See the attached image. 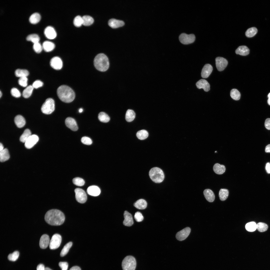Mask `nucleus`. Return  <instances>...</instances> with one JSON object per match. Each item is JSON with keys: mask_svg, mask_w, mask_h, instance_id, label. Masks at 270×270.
Wrapping results in <instances>:
<instances>
[{"mask_svg": "<svg viewBox=\"0 0 270 270\" xmlns=\"http://www.w3.org/2000/svg\"><path fill=\"white\" fill-rule=\"evenodd\" d=\"M44 219L48 224L52 226H59L63 224L65 217L64 213L57 209L48 211L44 216Z\"/></svg>", "mask_w": 270, "mask_h": 270, "instance_id": "obj_1", "label": "nucleus"}, {"mask_svg": "<svg viewBox=\"0 0 270 270\" xmlns=\"http://www.w3.org/2000/svg\"><path fill=\"white\" fill-rule=\"evenodd\" d=\"M57 93L60 99L63 102L69 103L72 102L75 97L73 90L69 86L62 85L58 88Z\"/></svg>", "mask_w": 270, "mask_h": 270, "instance_id": "obj_2", "label": "nucleus"}, {"mask_svg": "<svg viewBox=\"0 0 270 270\" xmlns=\"http://www.w3.org/2000/svg\"><path fill=\"white\" fill-rule=\"evenodd\" d=\"M94 64L95 68L98 70L102 72L106 71L109 67L108 58L104 54H99L94 58Z\"/></svg>", "mask_w": 270, "mask_h": 270, "instance_id": "obj_3", "label": "nucleus"}, {"mask_svg": "<svg viewBox=\"0 0 270 270\" xmlns=\"http://www.w3.org/2000/svg\"><path fill=\"white\" fill-rule=\"evenodd\" d=\"M149 174L152 180L156 183H160L164 179V176L163 171L158 167L152 168L150 170Z\"/></svg>", "mask_w": 270, "mask_h": 270, "instance_id": "obj_4", "label": "nucleus"}, {"mask_svg": "<svg viewBox=\"0 0 270 270\" xmlns=\"http://www.w3.org/2000/svg\"><path fill=\"white\" fill-rule=\"evenodd\" d=\"M136 266L135 258L130 256L126 257L122 262V267L123 270H135Z\"/></svg>", "mask_w": 270, "mask_h": 270, "instance_id": "obj_5", "label": "nucleus"}, {"mask_svg": "<svg viewBox=\"0 0 270 270\" xmlns=\"http://www.w3.org/2000/svg\"><path fill=\"white\" fill-rule=\"evenodd\" d=\"M55 109V103L54 100L51 98L47 99L43 104L41 108V110L43 113L50 114Z\"/></svg>", "mask_w": 270, "mask_h": 270, "instance_id": "obj_6", "label": "nucleus"}, {"mask_svg": "<svg viewBox=\"0 0 270 270\" xmlns=\"http://www.w3.org/2000/svg\"><path fill=\"white\" fill-rule=\"evenodd\" d=\"M62 241L61 236L58 234H55L52 236L50 240L49 247L50 249L54 250L60 246Z\"/></svg>", "mask_w": 270, "mask_h": 270, "instance_id": "obj_7", "label": "nucleus"}, {"mask_svg": "<svg viewBox=\"0 0 270 270\" xmlns=\"http://www.w3.org/2000/svg\"><path fill=\"white\" fill-rule=\"evenodd\" d=\"M180 42L182 44H187L193 42L195 40V36L193 34H189L185 33L181 34L179 36Z\"/></svg>", "mask_w": 270, "mask_h": 270, "instance_id": "obj_8", "label": "nucleus"}, {"mask_svg": "<svg viewBox=\"0 0 270 270\" xmlns=\"http://www.w3.org/2000/svg\"><path fill=\"white\" fill-rule=\"evenodd\" d=\"M75 197L76 200L78 202L83 204L86 201L87 196L85 192L82 189L77 188L74 190Z\"/></svg>", "mask_w": 270, "mask_h": 270, "instance_id": "obj_9", "label": "nucleus"}, {"mask_svg": "<svg viewBox=\"0 0 270 270\" xmlns=\"http://www.w3.org/2000/svg\"><path fill=\"white\" fill-rule=\"evenodd\" d=\"M216 64L218 70L221 71L224 70L228 64V61L225 58L222 57H218L215 59Z\"/></svg>", "mask_w": 270, "mask_h": 270, "instance_id": "obj_10", "label": "nucleus"}, {"mask_svg": "<svg viewBox=\"0 0 270 270\" xmlns=\"http://www.w3.org/2000/svg\"><path fill=\"white\" fill-rule=\"evenodd\" d=\"M50 64L51 66L56 70H60L62 67V61L60 58L57 56L52 58L50 60Z\"/></svg>", "mask_w": 270, "mask_h": 270, "instance_id": "obj_11", "label": "nucleus"}, {"mask_svg": "<svg viewBox=\"0 0 270 270\" xmlns=\"http://www.w3.org/2000/svg\"><path fill=\"white\" fill-rule=\"evenodd\" d=\"M190 230V229L189 227L184 228L177 233L176 235V238L179 241L185 240L189 236Z\"/></svg>", "mask_w": 270, "mask_h": 270, "instance_id": "obj_12", "label": "nucleus"}, {"mask_svg": "<svg viewBox=\"0 0 270 270\" xmlns=\"http://www.w3.org/2000/svg\"><path fill=\"white\" fill-rule=\"evenodd\" d=\"M39 140L38 136L36 135H32L25 142V146L28 149L32 148Z\"/></svg>", "mask_w": 270, "mask_h": 270, "instance_id": "obj_13", "label": "nucleus"}, {"mask_svg": "<svg viewBox=\"0 0 270 270\" xmlns=\"http://www.w3.org/2000/svg\"><path fill=\"white\" fill-rule=\"evenodd\" d=\"M65 124L68 128L73 131H76L78 129L76 122L72 118H67L65 120Z\"/></svg>", "mask_w": 270, "mask_h": 270, "instance_id": "obj_14", "label": "nucleus"}, {"mask_svg": "<svg viewBox=\"0 0 270 270\" xmlns=\"http://www.w3.org/2000/svg\"><path fill=\"white\" fill-rule=\"evenodd\" d=\"M44 33L46 37L50 39L55 38L56 36V33L55 30L51 26H48L44 30Z\"/></svg>", "mask_w": 270, "mask_h": 270, "instance_id": "obj_15", "label": "nucleus"}, {"mask_svg": "<svg viewBox=\"0 0 270 270\" xmlns=\"http://www.w3.org/2000/svg\"><path fill=\"white\" fill-rule=\"evenodd\" d=\"M212 70V67L211 65L209 64H205L202 70L201 76L203 78H208L211 73Z\"/></svg>", "mask_w": 270, "mask_h": 270, "instance_id": "obj_16", "label": "nucleus"}, {"mask_svg": "<svg viewBox=\"0 0 270 270\" xmlns=\"http://www.w3.org/2000/svg\"><path fill=\"white\" fill-rule=\"evenodd\" d=\"M198 88H203L205 92H208L210 89V85L208 81L205 80L201 79L198 81L196 84Z\"/></svg>", "mask_w": 270, "mask_h": 270, "instance_id": "obj_17", "label": "nucleus"}, {"mask_svg": "<svg viewBox=\"0 0 270 270\" xmlns=\"http://www.w3.org/2000/svg\"><path fill=\"white\" fill-rule=\"evenodd\" d=\"M124 220L123 224L125 226H131L134 223L133 220L132 214L126 211L124 213Z\"/></svg>", "mask_w": 270, "mask_h": 270, "instance_id": "obj_18", "label": "nucleus"}, {"mask_svg": "<svg viewBox=\"0 0 270 270\" xmlns=\"http://www.w3.org/2000/svg\"><path fill=\"white\" fill-rule=\"evenodd\" d=\"M50 239L48 236L46 234L42 235L40 240L39 245L42 249H45L48 246L50 243Z\"/></svg>", "mask_w": 270, "mask_h": 270, "instance_id": "obj_19", "label": "nucleus"}, {"mask_svg": "<svg viewBox=\"0 0 270 270\" xmlns=\"http://www.w3.org/2000/svg\"><path fill=\"white\" fill-rule=\"evenodd\" d=\"M108 23L110 27L113 28L122 26L124 24L123 21L114 18L110 19L108 21Z\"/></svg>", "mask_w": 270, "mask_h": 270, "instance_id": "obj_20", "label": "nucleus"}, {"mask_svg": "<svg viewBox=\"0 0 270 270\" xmlns=\"http://www.w3.org/2000/svg\"><path fill=\"white\" fill-rule=\"evenodd\" d=\"M87 192L88 194L90 196H97L100 194V190L98 186H92L88 187Z\"/></svg>", "mask_w": 270, "mask_h": 270, "instance_id": "obj_21", "label": "nucleus"}, {"mask_svg": "<svg viewBox=\"0 0 270 270\" xmlns=\"http://www.w3.org/2000/svg\"><path fill=\"white\" fill-rule=\"evenodd\" d=\"M204 196L208 202H213L215 199V196L212 191L210 189H207L204 191Z\"/></svg>", "mask_w": 270, "mask_h": 270, "instance_id": "obj_22", "label": "nucleus"}, {"mask_svg": "<svg viewBox=\"0 0 270 270\" xmlns=\"http://www.w3.org/2000/svg\"><path fill=\"white\" fill-rule=\"evenodd\" d=\"M235 52L237 54L242 56H246L249 54L250 50L246 46H239L236 50Z\"/></svg>", "mask_w": 270, "mask_h": 270, "instance_id": "obj_23", "label": "nucleus"}, {"mask_svg": "<svg viewBox=\"0 0 270 270\" xmlns=\"http://www.w3.org/2000/svg\"><path fill=\"white\" fill-rule=\"evenodd\" d=\"M14 122L16 126L20 128L23 127L25 125L26 122L24 117L20 115H18L15 117Z\"/></svg>", "mask_w": 270, "mask_h": 270, "instance_id": "obj_24", "label": "nucleus"}, {"mask_svg": "<svg viewBox=\"0 0 270 270\" xmlns=\"http://www.w3.org/2000/svg\"><path fill=\"white\" fill-rule=\"evenodd\" d=\"M213 170L216 174H221L225 172L226 168L223 165H221L218 163H216L213 166Z\"/></svg>", "mask_w": 270, "mask_h": 270, "instance_id": "obj_25", "label": "nucleus"}, {"mask_svg": "<svg viewBox=\"0 0 270 270\" xmlns=\"http://www.w3.org/2000/svg\"><path fill=\"white\" fill-rule=\"evenodd\" d=\"M55 45L52 42L46 41L42 44V47L44 50L46 52H49L52 50L54 48Z\"/></svg>", "mask_w": 270, "mask_h": 270, "instance_id": "obj_26", "label": "nucleus"}, {"mask_svg": "<svg viewBox=\"0 0 270 270\" xmlns=\"http://www.w3.org/2000/svg\"><path fill=\"white\" fill-rule=\"evenodd\" d=\"M134 206L138 209L143 210L145 209L147 206V203L144 199H141L138 200L134 204Z\"/></svg>", "mask_w": 270, "mask_h": 270, "instance_id": "obj_27", "label": "nucleus"}, {"mask_svg": "<svg viewBox=\"0 0 270 270\" xmlns=\"http://www.w3.org/2000/svg\"><path fill=\"white\" fill-rule=\"evenodd\" d=\"M0 151V160L1 162H4L9 159L10 155L8 151L7 148H4Z\"/></svg>", "mask_w": 270, "mask_h": 270, "instance_id": "obj_28", "label": "nucleus"}, {"mask_svg": "<svg viewBox=\"0 0 270 270\" xmlns=\"http://www.w3.org/2000/svg\"><path fill=\"white\" fill-rule=\"evenodd\" d=\"M135 116V113L134 110H132L128 109L127 110L126 113L125 119L127 122H130L134 120Z\"/></svg>", "mask_w": 270, "mask_h": 270, "instance_id": "obj_29", "label": "nucleus"}, {"mask_svg": "<svg viewBox=\"0 0 270 270\" xmlns=\"http://www.w3.org/2000/svg\"><path fill=\"white\" fill-rule=\"evenodd\" d=\"M40 14L38 12H35L30 16L29 18V20L31 23L34 24L40 21Z\"/></svg>", "mask_w": 270, "mask_h": 270, "instance_id": "obj_30", "label": "nucleus"}, {"mask_svg": "<svg viewBox=\"0 0 270 270\" xmlns=\"http://www.w3.org/2000/svg\"><path fill=\"white\" fill-rule=\"evenodd\" d=\"M31 135L30 130L28 129H26L20 136V140L22 142L25 143Z\"/></svg>", "mask_w": 270, "mask_h": 270, "instance_id": "obj_31", "label": "nucleus"}, {"mask_svg": "<svg viewBox=\"0 0 270 270\" xmlns=\"http://www.w3.org/2000/svg\"><path fill=\"white\" fill-rule=\"evenodd\" d=\"M16 76L20 78L26 77L29 74L28 72L25 69H18L15 72Z\"/></svg>", "mask_w": 270, "mask_h": 270, "instance_id": "obj_32", "label": "nucleus"}, {"mask_svg": "<svg viewBox=\"0 0 270 270\" xmlns=\"http://www.w3.org/2000/svg\"><path fill=\"white\" fill-rule=\"evenodd\" d=\"M82 24L85 26H89L92 24L94 22L93 18L91 16L87 15L82 17Z\"/></svg>", "mask_w": 270, "mask_h": 270, "instance_id": "obj_33", "label": "nucleus"}, {"mask_svg": "<svg viewBox=\"0 0 270 270\" xmlns=\"http://www.w3.org/2000/svg\"><path fill=\"white\" fill-rule=\"evenodd\" d=\"M33 88L32 85H30L27 86L22 92L23 96L26 98H28L30 97L32 93Z\"/></svg>", "mask_w": 270, "mask_h": 270, "instance_id": "obj_34", "label": "nucleus"}, {"mask_svg": "<svg viewBox=\"0 0 270 270\" xmlns=\"http://www.w3.org/2000/svg\"><path fill=\"white\" fill-rule=\"evenodd\" d=\"M229 194L228 190L225 188H221L219 191V196L220 200L222 201L226 200L228 198Z\"/></svg>", "mask_w": 270, "mask_h": 270, "instance_id": "obj_35", "label": "nucleus"}, {"mask_svg": "<svg viewBox=\"0 0 270 270\" xmlns=\"http://www.w3.org/2000/svg\"><path fill=\"white\" fill-rule=\"evenodd\" d=\"M98 118L100 122L104 123L107 122L110 120V118L109 116L103 112H101L99 114Z\"/></svg>", "mask_w": 270, "mask_h": 270, "instance_id": "obj_36", "label": "nucleus"}, {"mask_svg": "<svg viewBox=\"0 0 270 270\" xmlns=\"http://www.w3.org/2000/svg\"><path fill=\"white\" fill-rule=\"evenodd\" d=\"M148 132L144 130L138 131L136 134V136L138 138L141 140L146 139L148 137Z\"/></svg>", "mask_w": 270, "mask_h": 270, "instance_id": "obj_37", "label": "nucleus"}, {"mask_svg": "<svg viewBox=\"0 0 270 270\" xmlns=\"http://www.w3.org/2000/svg\"><path fill=\"white\" fill-rule=\"evenodd\" d=\"M258 30L255 27H252L248 29L245 32L246 36L251 38L254 36L257 33Z\"/></svg>", "mask_w": 270, "mask_h": 270, "instance_id": "obj_38", "label": "nucleus"}, {"mask_svg": "<svg viewBox=\"0 0 270 270\" xmlns=\"http://www.w3.org/2000/svg\"><path fill=\"white\" fill-rule=\"evenodd\" d=\"M72 244V242H70L64 246L60 253V255L61 256H64L67 254L71 247Z\"/></svg>", "mask_w": 270, "mask_h": 270, "instance_id": "obj_39", "label": "nucleus"}, {"mask_svg": "<svg viewBox=\"0 0 270 270\" xmlns=\"http://www.w3.org/2000/svg\"><path fill=\"white\" fill-rule=\"evenodd\" d=\"M28 41H31L34 44L39 42L40 38L36 34H32L29 35L26 38Z\"/></svg>", "mask_w": 270, "mask_h": 270, "instance_id": "obj_40", "label": "nucleus"}, {"mask_svg": "<svg viewBox=\"0 0 270 270\" xmlns=\"http://www.w3.org/2000/svg\"><path fill=\"white\" fill-rule=\"evenodd\" d=\"M230 94L232 98L235 100H239L240 98V93L236 89H232L230 91Z\"/></svg>", "mask_w": 270, "mask_h": 270, "instance_id": "obj_41", "label": "nucleus"}, {"mask_svg": "<svg viewBox=\"0 0 270 270\" xmlns=\"http://www.w3.org/2000/svg\"><path fill=\"white\" fill-rule=\"evenodd\" d=\"M246 230L250 232H253L257 229L256 224L254 222H251L248 223L245 226Z\"/></svg>", "mask_w": 270, "mask_h": 270, "instance_id": "obj_42", "label": "nucleus"}, {"mask_svg": "<svg viewBox=\"0 0 270 270\" xmlns=\"http://www.w3.org/2000/svg\"><path fill=\"white\" fill-rule=\"evenodd\" d=\"M257 229L260 232H263L266 231L268 228V226L266 224L260 222L256 224Z\"/></svg>", "mask_w": 270, "mask_h": 270, "instance_id": "obj_43", "label": "nucleus"}, {"mask_svg": "<svg viewBox=\"0 0 270 270\" xmlns=\"http://www.w3.org/2000/svg\"><path fill=\"white\" fill-rule=\"evenodd\" d=\"M19 253L18 251H15L12 253L10 254L8 256V259L11 261H15L18 258Z\"/></svg>", "mask_w": 270, "mask_h": 270, "instance_id": "obj_44", "label": "nucleus"}, {"mask_svg": "<svg viewBox=\"0 0 270 270\" xmlns=\"http://www.w3.org/2000/svg\"><path fill=\"white\" fill-rule=\"evenodd\" d=\"M73 23L74 25L76 27H80L83 24L82 17L78 15L74 18Z\"/></svg>", "mask_w": 270, "mask_h": 270, "instance_id": "obj_45", "label": "nucleus"}, {"mask_svg": "<svg viewBox=\"0 0 270 270\" xmlns=\"http://www.w3.org/2000/svg\"><path fill=\"white\" fill-rule=\"evenodd\" d=\"M72 182L75 185L79 186H83L85 183L84 180L82 178L79 177H76L73 178Z\"/></svg>", "mask_w": 270, "mask_h": 270, "instance_id": "obj_46", "label": "nucleus"}, {"mask_svg": "<svg viewBox=\"0 0 270 270\" xmlns=\"http://www.w3.org/2000/svg\"><path fill=\"white\" fill-rule=\"evenodd\" d=\"M28 79L26 77L20 78L18 81L19 85L23 87H26L27 85Z\"/></svg>", "mask_w": 270, "mask_h": 270, "instance_id": "obj_47", "label": "nucleus"}, {"mask_svg": "<svg viewBox=\"0 0 270 270\" xmlns=\"http://www.w3.org/2000/svg\"><path fill=\"white\" fill-rule=\"evenodd\" d=\"M33 48L36 52L39 53L42 51V47L40 44L38 42L34 44Z\"/></svg>", "mask_w": 270, "mask_h": 270, "instance_id": "obj_48", "label": "nucleus"}, {"mask_svg": "<svg viewBox=\"0 0 270 270\" xmlns=\"http://www.w3.org/2000/svg\"><path fill=\"white\" fill-rule=\"evenodd\" d=\"M10 93L15 98H19L21 95L19 91L15 88H13L11 89Z\"/></svg>", "mask_w": 270, "mask_h": 270, "instance_id": "obj_49", "label": "nucleus"}, {"mask_svg": "<svg viewBox=\"0 0 270 270\" xmlns=\"http://www.w3.org/2000/svg\"><path fill=\"white\" fill-rule=\"evenodd\" d=\"M81 140L83 144L87 145H91L92 143V140L86 136L82 138Z\"/></svg>", "mask_w": 270, "mask_h": 270, "instance_id": "obj_50", "label": "nucleus"}, {"mask_svg": "<svg viewBox=\"0 0 270 270\" xmlns=\"http://www.w3.org/2000/svg\"><path fill=\"white\" fill-rule=\"evenodd\" d=\"M134 218L136 221L138 222H142L144 219V217L142 214L138 212H136Z\"/></svg>", "mask_w": 270, "mask_h": 270, "instance_id": "obj_51", "label": "nucleus"}, {"mask_svg": "<svg viewBox=\"0 0 270 270\" xmlns=\"http://www.w3.org/2000/svg\"><path fill=\"white\" fill-rule=\"evenodd\" d=\"M43 84V83L41 81L37 80L33 83L32 86L34 88H37L42 86Z\"/></svg>", "mask_w": 270, "mask_h": 270, "instance_id": "obj_52", "label": "nucleus"}, {"mask_svg": "<svg viewBox=\"0 0 270 270\" xmlns=\"http://www.w3.org/2000/svg\"><path fill=\"white\" fill-rule=\"evenodd\" d=\"M59 266L62 270H67L68 264L66 262H60L58 264Z\"/></svg>", "mask_w": 270, "mask_h": 270, "instance_id": "obj_53", "label": "nucleus"}, {"mask_svg": "<svg viewBox=\"0 0 270 270\" xmlns=\"http://www.w3.org/2000/svg\"><path fill=\"white\" fill-rule=\"evenodd\" d=\"M264 125L267 129L270 130V118H268L266 120Z\"/></svg>", "mask_w": 270, "mask_h": 270, "instance_id": "obj_54", "label": "nucleus"}, {"mask_svg": "<svg viewBox=\"0 0 270 270\" xmlns=\"http://www.w3.org/2000/svg\"><path fill=\"white\" fill-rule=\"evenodd\" d=\"M45 268L44 265L42 264H40L37 266L36 270H45Z\"/></svg>", "mask_w": 270, "mask_h": 270, "instance_id": "obj_55", "label": "nucleus"}, {"mask_svg": "<svg viewBox=\"0 0 270 270\" xmlns=\"http://www.w3.org/2000/svg\"><path fill=\"white\" fill-rule=\"evenodd\" d=\"M266 170L268 174H270V163H267L266 165Z\"/></svg>", "mask_w": 270, "mask_h": 270, "instance_id": "obj_56", "label": "nucleus"}, {"mask_svg": "<svg viewBox=\"0 0 270 270\" xmlns=\"http://www.w3.org/2000/svg\"><path fill=\"white\" fill-rule=\"evenodd\" d=\"M265 151L266 152L270 153V144H268L266 146Z\"/></svg>", "mask_w": 270, "mask_h": 270, "instance_id": "obj_57", "label": "nucleus"}, {"mask_svg": "<svg viewBox=\"0 0 270 270\" xmlns=\"http://www.w3.org/2000/svg\"><path fill=\"white\" fill-rule=\"evenodd\" d=\"M70 270H81L80 268L78 266H74L71 268Z\"/></svg>", "mask_w": 270, "mask_h": 270, "instance_id": "obj_58", "label": "nucleus"}, {"mask_svg": "<svg viewBox=\"0 0 270 270\" xmlns=\"http://www.w3.org/2000/svg\"><path fill=\"white\" fill-rule=\"evenodd\" d=\"M4 147L2 144L0 143V151H1L4 149Z\"/></svg>", "mask_w": 270, "mask_h": 270, "instance_id": "obj_59", "label": "nucleus"}, {"mask_svg": "<svg viewBox=\"0 0 270 270\" xmlns=\"http://www.w3.org/2000/svg\"><path fill=\"white\" fill-rule=\"evenodd\" d=\"M83 110V109L82 108H80L79 110V111H79V112L80 113H81V112H82Z\"/></svg>", "mask_w": 270, "mask_h": 270, "instance_id": "obj_60", "label": "nucleus"}, {"mask_svg": "<svg viewBox=\"0 0 270 270\" xmlns=\"http://www.w3.org/2000/svg\"><path fill=\"white\" fill-rule=\"evenodd\" d=\"M268 104L270 105V98H268Z\"/></svg>", "mask_w": 270, "mask_h": 270, "instance_id": "obj_61", "label": "nucleus"}, {"mask_svg": "<svg viewBox=\"0 0 270 270\" xmlns=\"http://www.w3.org/2000/svg\"><path fill=\"white\" fill-rule=\"evenodd\" d=\"M45 270H52L50 268L48 267H46L45 268Z\"/></svg>", "mask_w": 270, "mask_h": 270, "instance_id": "obj_62", "label": "nucleus"}, {"mask_svg": "<svg viewBox=\"0 0 270 270\" xmlns=\"http://www.w3.org/2000/svg\"><path fill=\"white\" fill-rule=\"evenodd\" d=\"M2 92H1V91H0V98H1V96H2Z\"/></svg>", "mask_w": 270, "mask_h": 270, "instance_id": "obj_63", "label": "nucleus"}, {"mask_svg": "<svg viewBox=\"0 0 270 270\" xmlns=\"http://www.w3.org/2000/svg\"><path fill=\"white\" fill-rule=\"evenodd\" d=\"M268 98H270V92L268 94Z\"/></svg>", "mask_w": 270, "mask_h": 270, "instance_id": "obj_64", "label": "nucleus"}]
</instances>
